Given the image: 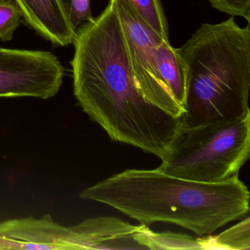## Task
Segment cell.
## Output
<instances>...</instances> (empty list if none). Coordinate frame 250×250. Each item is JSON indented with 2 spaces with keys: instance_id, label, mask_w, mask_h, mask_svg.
<instances>
[{
  "instance_id": "obj_1",
  "label": "cell",
  "mask_w": 250,
  "mask_h": 250,
  "mask_svg": "<svg viewBox=\"0 0 250 250\" xmlns=\"http://www.w3.org/2000/svg\"><path fill=\"white\" fill-rule=\"evenodd\" d=\"M73 44L74 94L83 110L111 140L161 159L181 118L152 104L137 90L122 27L110 2L77 29Z\"/></svg>"
},
{
  "instance_id": "obj_2",
  "label": "cell",
  "mask_w": 250,
  "mask_h": 250,
  "mask_svg": "<svg viewBox=\"0 0 250 250\" xmlns=\"http://www.w3.org/2000/svg\"><path fill=\"white\" fill-rule=\"evenodd\" d=\"M80 198L103 203L149 225L175 224L200 236L210 235L250 210V193L238 177L208 184L155 169H125L87 187Z\"/></svg>"
},
{
  "instance_id": "obj_3",
  "label": "cell",
  "mask_w": 250,
  "mask_h": 250,
  "mask_svg": "<svg viewBox=\"0 0 250 250\" xmlns=\"http://www.w3.org/2000/svg\"><path fill=\"white\" fill-rule=\"evenodd\" d=\"M177 51L187 85L183 125L250 115V24L241 27L231 17L202 24Z\"/></svg>"
},
{
  "instance_id": "obj_4",
  "label": "cell",
  "mask_w": 250,
  "mask_h": 250,
  "mask_svg": "<svg viewBox=\"0 0 250 250\" xmlns=\"http://www.w3.org/2000/svg\"><path fill=\"white\" fill-rule=\"evenodd\" d=\"M250 114L243 118L181 124L158 170L197 182H223L238 176L250 158Z\"/></svg>"
},
{
  "instance_id": "obj_5",
  "label": "cell",
  "mask_w": 250,
  "mask_h": 250,
  "mask_svg": "<svg viewBox=\"0 0 250 250\" xmlns=\"http://www.w3.org/2000/svg\"><path fill=\"white\" fill-rule=\"evenodd\" d=\"M121 22L136 87L146 101L175 118L182 112L162 81L158 69L156 48L164 39L134 11L128 0H110ZM166 41V40H165Z\"/></svg>"
},
{
  "instance_id": "obj_6",
  "label": "cell",
  "mask_w": 250,
  "mask_h": 250,
  "mask_svg": "<svg viewBox=\"0 0 250 250\" xmlns=\"http://www.w3.org/2000/svg\"><path fill=\"white\" fill-rule=\"evenodd\" d=\"M64 68L51 52L0 47V98L51 99L62 84Z\"/></svg>"
},
{
  "instance_id": "obj_7",
  "label": "cell",
  "mask_w": 250,
  "mask_h": 250,
  "mask_svg": "<svg viewBox=\"0 0 250 250\" xmlns=\"http://www.w3.org/2000/svg\"><path fill=\"white\" fill-rule=\"evenodd\" d=\"M0 250H81L73 227L43 218L10 219L0 222Z\"/></svg>"
},
{
  "instance_id": "obj_8",
  "label": "cell",
  "mask_w": 250,
  "mask_h": 250,
  "mask_svg": "<svg viewBox=\"0 0 250 250\" xmlns=\"http://www.w3.org/2000/svg\"><path fill=\"white\" fill-rule=\"evenodd\" d=\"M81 250H147L149 226L131 225L115 216L89 218L72 226Z\"/></svg>"
},
{
  "instance_id": "obj_9",
  "label": "cell",
  "mask_w": 250,
  "mask_h": 250,
  "mask_svg": "<svg viewBox=\"0 0 250 250\" xmlns=\"http://www.w3.org/2000/svg\"><path fill=\"white\" fill-rule=\"evenodd\" d=\"M27 25L57 47L73 44V27L62 0H13Z\"/></svg>"
},
{
  "instance_id": "obj_10",
  "label": "cell",
  "mask_w": 250,
  "mask_h": 250,
  "mask_svg": "<svg viewBox=\"0 0 250 250\" xmlns=\"http://www.w3.org/2000/svg\"><path fill=\"white\" fill-rule=\"evenodd\" d=\"M156 61L161 78L184 116L187 95L185 74L178 51L169 41L163 40L158 44Z\"/></svg>"
},
{
  "instance_id": "obj_11",
  "label": "cell",
  "mask_w": 250,
  "mask_h": 250,
  "mask_svg": "<svg viewBox=\"0 0 250 250\" xmlns=\"http://www.w3.org/2000/svg\"><path fill=\"white\" fill-rule=\"evenodd\" d=\"M199 240L202 250H250V216L219 235H203Z\"/></svg>"
},
{
  "instance_id": "obj_12",
  "label": "cell",
  "mask_w": 250,
  "mask_h": 250,
  "mask_svg": "<svg viewBox=\"0 0 250 250\" xmlns=\"http://www.w3.org/2000/svg\"><path fill=\"white\" fill-rule=\"evenodd\" d=\"M141 20L164 40L169 41L168 23L159 0H128Z\"/></svg>"
},
{
  "instance_id": "obj_13",
  "label": "cell",
  "mask_w": 250,
  "mask_h": 250,
  "mask_svg": "<svg viewBox=\"0 0 250 250\" xmlns=\"http://www.w3.org/2000/svg\"><path fill=\"white\" fill-rule=\"evenodd\" d=\"M148 250H202L199 238L185 234L156 232L149 229L147 234Z\"/></svg>"
},
{
  "instance_id": "obj_14",
  "label": "cell",
  "mask_w": 250,
  "mask_h": 250,
  "mask_svg": "<svg viewBox=\"0 0 250 250\" xmlns=\"http://www.w3.org/2000/svg\"><path fill=\"white\" fill-rule=\"evenodd\" d=\"M21 19V12L13 0H0V40H12Z\"/></svg>"
},
{
  "instance_id": "obj_15",
  "label": "cell",
  "mask_w": 250,
  "mask_h": 250,
  "mask_svg": "<svg viewBox=\"0 0 250 250\" xmlns=\"http://www.w3.org/2000/svg\"><path fill=\"white\" fill-rule=\"evenodd\" d=\"M73 27L77 30L82 23L93 20L90 0H62Z\"/></svg>"
},
{
  "instance_id": "obj_16",
  "label": "cell",
  "mask_w": 250,
  "mask_h": 250,
  "mask_svg": "<svg viewBox=\"0 0 250 250\" xmlns=\"http://www.w3.org/2000/svg\"><path fill=\"white\" fill-rule=\"evenodd\" d=\"M212 8L232 17H241L250 22V0H208Z\"/></svg>"
}]
</instances>
